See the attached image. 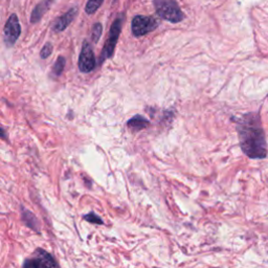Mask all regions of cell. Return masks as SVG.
<instances>
[{
  "mask_svg": "<svg viewBox=\"0 0 268 268\" xmlns=\"http://www.w3.org/2000/svg\"><path fill=\"white\" fill-rule=\"evenodd\" d=\"M158 24L159 22L152 16H135L131 23L132 34L135 37L145 36L156 30Z\"/></svg>",
  "mask_w": 268,
  "mask_h": 268,
  "instance_id": "cell-5",
  "label": "cell"
},
{
  "mask_svg": "<svg viewBox=\"0 0 268 268\" xmlns=\"http://www.w3.org/2000/svg\"><path fill=\"white\" fill-rule=\"evenodd\" d=\"M157 15L172 23H179L183 20L184 15L176 0H153Z\"/></svg>",
  "mask_w": 268,
  "mask_h": 268,
  "instance_id": "cell-2",
  "label": "cell"
},
{
  "mask_svg": "<svg viewBox=\"0 0 268 268\" xmlns=\"http://www.w3.org/2000/svg\"><path fill=\"white\" fill-rule=\"evenodd\" d=\"M104 0H88V3L86 5L85 11L88 15H91L93 13H95L99 8L103 5Z\"/></svg>",
  "mask_w": 268,
  "mask_h": 268,
  "instance_id": "cell-12",
  "label": "cell"
},
{
  "mask_svg": "<svg viewBox=\"0 0 268 268\" xmlns=\"http://www.w3.org/2000/svg\"><path fill=\"white\" fill-rule=\"evenodd\" d=\"M54 3V0H43L37 7L34 9L32 16H31V22L32 23H37L42 16L48 11V9L51 8L52 4Z\"/></svg>",
  "mask_w": 268,
  "mask_h": 268,
  "instance_id": "cell-9",
  "label": "cell"
},
{
  "mask_svg": "<svg viewBox=\"0 0 268 268\" xmlns=\"http://www.w3.org/2000/svg\"><path fill=\"white\" fill-rule=\"evenodd\" d=\"M21 34V27L19 19L16 14H12L8 19L5 30H4V40L8 47H12L18 40Z\"/></svg>",
  "mask_w": 268,
  "mask_h": 268,
  "instance_id": "cell-6",
  "label": "cell"
},
{
  "mask_svg": "<svg viewBox=\"0 0 268 268\" xmlns=\"http://www.w3.org/2000/svg\"><path fill=\"white\" fill-rule=\"evenodd\" d=\"M23 268H59V265L52 255L38 249L31 258L24 261Z\"/></svg>",
  "mask_w": 268,
  "mask_h": 268,
  "instance_id": "cell-4",
  "label": "cell"
},
{
  "mask_svg": "<svg viewBox=\"0 0 268 268\" xmlns=\"http://www.w3.org/2000/svg\"><path fill=\"white\" fill-rule=\"evenodd\" d=\"M236 119L241 150L252 159H263L267 156V142L260 113L249 112Z\"/></svg>",
  "mask_w": 268,
  "mask_h": 268,
  "instance_id": "cell-1",
  "label": "cell"
},
{
  "mask_svg": "<svg viewBox=\"0 0 268 268\" xmlns=\"http://www.w3.org/2000/svg\"><path fill=\"white\" fill-rule=\"evenodd\" d=\"M102 32H103L102 24H101L100 22L94 23L93 27H92V34H91V38H92V41H93L94 43L99 42V39H100L101 36H102Z\"/></svg>",
  "mask_w": 268,
  "mask_h": 268,
  "instance_id": "cell-13",
  "label": "cell"
},
{
  "mask_svg": "<svg viewBox=\"0 0 268 268\" xmlns=\"http://www.w3.org/2000/svg\"><path fill=\"white\" fill-rule=\"evenodd\" d=\"M83 219L90 223H93V224H103V220L101 219L100 216H97L96 214L94 213H89L85 216H83Z\"/></svg>",
  "mask_w": 268,
  "mask_h": 268,
  "instance_id": "cell-14",
  "label": "cell"
},
{
  "mask_svg": "<svg viewBox=\"0 0 268 268\" xmlns=\"http://www.w3.org/2000/svg\"><path fill=\"white\" fill-rule=\"evenodd\" d=\"M123 21H124V15H120L118 18L115 19V21L113 22V24L111 26L110 29V33H109V38L107 39L104 48H103V52L100 58V62H104L106 59H109L112 57L113 52H114V48H115V44L118 40L120 31H121V26H123Z\"/></svg>",
  "mask_w": 268,
  "mask_h": 268,
  "instance_id": "cell-3",
  "label": "cell"
},
{
  "mask_svg": "<svg viewBox=\"0 0 268 268\" xmlns=\"http://www.w3.org/2000/svg\"><path fill=\"white\" fill-rule=\"evenodd\" d=\"M128 128H130L131 130L138 132L145 128H147L149 126V120L147 118H145L142 115H135L132 118H130L127 123Z\"/></svg>",
  "mask_w": 268,
  "mask_h": 268,
  "instance_id": "cell-10",
  "label": "cell"
},
{
  "mask_svg": "<svg viewBox=\"0 0 268 268\" xmlns=\"http://www.w3.org/2000/svg\"><path fill=\"white\" fill-rule=\"evenodd\" d=\"M65 63H66V60L64 57H59L57 60H56V63L54 64L53 66V75L55 77H59L61 76L62 71L64 70V67H65Z\"/></svg>",
  "mask_w": 268,
  "mask_h": 268,
  "instance_id": "cell-11",
  "label": "cell"
},
{
  "mask_svg": "<svg viewBox=\"0 0 268 268\" xmlns=\"http://www.w3.org/2000/svg\"><path fill=\"white\" fill-rule=\"evenodd\" d=\"M95 68V57L92 46L88 41H84L82 51L79 57V69L84 74L92 71Z\"/></svg>",
  "mask_w": 268,
  "mask_h": 268,
  "instance_id": "cell-7",
  "label": "cell"
},
{
  "mask_svg": "<svg viewBox=\"0 0 268 268\" xmlns=\"http://www.w3.org/2000/svg\"><path fill=\"white\" fill-rule=\"evenodd\" d=\"M53 53V45L51 43H46L40 52V56L42 59H47Z\"/></svg>",
  "mask_w": 268,
  "mask_h": 268,
  "instance_id": "cell-15",
  "label": "cell"
},
{
  "mask_svg": "<svg viewBox=\"0 0 268 268\" xmlns=\"http://www.w3.org/2000/svg\"><path fill=\"white\" fill-rule=\"evenodd\" d=\"M77 13H78V8H72L68 12H66L63 16H61L54 24V32L55 33L63 32L72 22V20L75 19Z\"/></svg>",
  "mask_w": 268,
  "mask_h": 268,
  "instance_id": "cell-8",
  "label": "cell"
}]
</instances>
